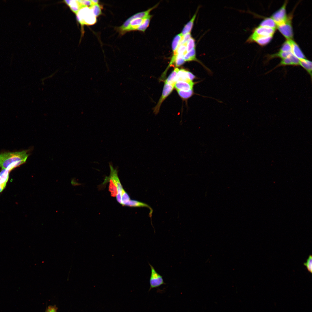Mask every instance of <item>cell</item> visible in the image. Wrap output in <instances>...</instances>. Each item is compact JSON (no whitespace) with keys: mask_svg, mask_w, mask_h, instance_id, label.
Wrapping results in <instances>:
<instances>
[{"mask_svg":"<svg viewBox=\"0 0 312 312\" xmlns=\"http://www.w3.org/2000/svg\"><path fill=\"white\" fill-rule=\"evenodd\" d=\"M27 152L25 150L0 153V167L10 171L26 162L29 156Z\"/></svg>","mask_w":312,"mask_h":312,"instance_id":"6da1fadb","label":"cell"},{"mask_svg":"<svg viewBox=\"0 0 312 312\" xmlns=\"http://www.w3.org/2000/svg\"><path fill=\"white\" fill-rule=\"evenodd\" d=\"M77 18L81 25H91L96 21V17L89 7H85L80 9L76 14Z\"/></svg>","mask_w":312,"mask_h":312,"instance_id":"7a4b0ae2","label":"cell"},{"mask_svg":"<svg viewBox=\"0 0 312 312\" xmlns=\"http://www.w3.org/2000/svg\"><path fill=\"white\" fill-rule=\"evenodd\" d=\"M149 265L151 269V274L149 280L150 287L149 291L152 289L159 287L165 284L163 277L156 271L154 267L149 263Z\"/></svg>","mask_w":312,"mask_h":312,"instance_id":"3957f363","label":"cell"},{"mask_svg":"<svg viewBox=\"0 0 312 312\" xmlns=\"http://www.w3.org/2000/svg\"><path fill=\"white\" fill-rule=\"evenodd\" d=\"M277 27L280 31L288 40L292 39L293 33L291 18L288 17L285 22L277 25Z\"/></svg>","mask_w":312,"mask_h":312,"instance_id":"277c9868","label":"cell"},{"mask_svg":"<svg viewBox=\"0 0 312 312\" xmlns=\"http://www.w3.org/2000/svg\"><path fill=\"white\" fill-rule=\"evenodd\" d=\"M287 3V1H286L282 6L272 15L271 18L275 21L277 26L284 23L287 19L286 10Z\"/></svg>","mask_w":312,"mask_h":312,"instance_id":"5b68a950","label":"cell"},{"mask_svg":"<svg viewBox=\"0 0 312 312\" xmlns=\"http://www.w3.org/2000/svg\"><path fill=\"white\" fill-rule=\"evenodd\" d=\"M157 6V5H156L146 11L138 13L128 18L125 22L122 25L118 28L119 30L121 33L122 34H123L125 30L128 26L131 20L135 18H144L146 17L149 15L150 11L156 7Z\"/></svg>","mask_w":312,"mask_h":312,"instance_id":"8992f818","label":"cell"},{"mask_svg":"<svg viewBox=\"0 0 312 312\" xmlns=\"http://www.w3.org/2000/svg\"><path fill=\"white\" fill-rule=\"evenodd\" d=\"M174 86L165 82L161 96L157 105L153 108L154 112L155 114H157L159 110L161 105L166 97L171 93Z\"/></svg>","mask_w":312,"mask_h":312,"instance_id":"52a82bcc","label":"cell"},{"mask_svg":"<svg viewBox=\"0 0 312 312\" xmlns=\"http://www.w3.org/2000/svg\"><path fill=\"white\" fill-rule=\"evenodd\" d=\"M109 166L110 169V174L109 177H107L108 178L111 179L117 186L118 189L117 194L121 195L124 190L123 188L118 177V171L116 169L114 168L113 167L111 164H109Z\"/></svg>","mask_w":312,"mask_h":312,"instance_id":"ba28073f","label":"cell"},{"mask_svg":"<svg viewBox=\"0 0 312 312\" xmlns=\"http://www.w3.org/2000/svg\"><path fill=\"white\" fill-rule=\"evenodd\" d=\"M275 31V28L259 26L255 29L252 34L258 36H273Z\"/></svg>","mask_w":312,"mask_h":312,"instance_id":"9c48e42d","label":"cell"},{"mask_svg":"<svg viewBox=\"0 0 312 312\" xmlns=\"http://www.w3.org/2000/svg\"><path fill=\"white\" fill-rule=\"evenodd\" d=\"M273 36H258L252 34L247 40L248 42H255L259 44L264 45L268 43L271 40Z\"/></svg>","mask_w":312,"mask_h":312,"instance_id":"30bf717a","label":"cell"},{"mask_svg":"<svg viewBox=\"0 0 312 312\" xmlns=\"http://www.w3.org/2000/svg\"><path fill=\"white\" fill-rule=\"evenodd\" d=\"M194 83L193 81L188 82L179 81H177L174 87L177 90L188 91L193 90Z\"/></svg>","mask_w":312,"mask_h":312,"instance_id":"8fae6325","label":"cell"},{"mask_svg":"<svg viewBox=\"0 0 312 312\" xmlns=\"http://www.w3.org/2000/svg\"><path fill=\"white\" fill-rule=\"evenodd\" d=\"M289 40L291 45L292 54L299 59L305 58L303 53L296 43L292 39Z\"/></svg>","mask_w":312,"mask_h":312,"instance_id":"7c38bea8","label":"cell"},{"mask_svg":"<svg viewBox=\"0 0 312 312\" xmlns=\"http://www.w3.org/2000/svg\"><path fill=\"white\" fill-rule=\"evenodd\" d=\"M10 172L6 169H2L0 172V192L6 186L9 179Z\"/></svg>","mask_w":312,"mask_h":312,"instance_id":"4fadbf2b","label":"cell"},{"mask_svg":"<svg viewBox=\"0 0 312 312\" xmlns=\"http://www.w3.org/2000/svg\"><path fill=\"white\" fill-rule=\"evenodd\" d=\"M144 18H138L131 20L123 33L130 31L136 30L142 23Z\"/></svg>","mask_w":312,"mask_h":312,"instance_id":"5bb4252c","label":"cell"},{"mask_svg":"<svg viewBox=\"0 0 312 312\" xmlns=\"http://www.w3.org/2000/svg\"><path fill=\"white\" fill-rule=\"evenodd\" d=\"M64 1L75 14L80 9L82 8L79 0H65Z\"/></svg>","mask_w":312,"mask_h":312,"instance_id":"9a60e30c","label":"cell"},{"mask_svg":"<svg viewBox=\"0 0 312 312\" xmlns=\"http://www.w3.org/2000/svg\"><path fill=\"white\" fill-rule=\"evenodd\" d=\"M125 206L132 207H148L150 210L149 215L150 216H151L153 210L146 203L136 200L130 199L127 203Z\"/></svg>","mask_w":312,"mask_h":312,"instance_id":"2e32d148","label":"cell"},{"mask_svg":"<svg viewBox=\"0 0 312 312\" xmlns=\"http://www.w3.org/2000/svg\"><path fill=\"white\" fill-rule=\"evenodd\" d=\"M300 65L302 66L310 75L312 78V62L305 58L299 59Z\"/></svg>","mask_w":312,"mask_h":312,"instance_id":"e0dca14e","label":"cell"},{"mask_svg":"<svg viewBox=\"0 0 312 312\" xmlns=\"http://www.w3.org/2000/svg\"><path fill=\"white\" fill-rule=\"evenodd\" d=\"M108 182H109V190L111 193V196L112 197L116 196L118 194V189L117 186L111 179L106 177L103 184Z\"/></svg>","mask_w":312,"mask_h":312,"instance_id":"ac0fdd59","label":"cell"},{"mask_svg":"<svg viewBox=\"0 0 312 312\" xmlns=\"http://www.w3.org/2000/svg\"><path fill=\"white\" fill-rule=\"evenodd\" d=\"M179 81L188 82L192 81L190 80L188 77L187 71H186L184 69L179 70L177 73L176 81L177 82Z\"/></svg>","mask_w":312,"mask_h":312,"instance_id":"d6986e66","label":"cell"},{"mask_svg":"<svg viewBox=\"0 0 312 312\" xmlns=\"http://www.w3.org/2000/svg\"><path fill=\"white\" fill-rule=\"evenodd\" d=\"M197 11L191 19L184 26L181 33L182 36L190 33L192 28L194 22L196 17Z\"/></svg>","mask_w":312,"mask_h":312,"instance_id":"ffe728a7","label":"cell"},{"mask_svg":"<svg viewBox=\"0 0 312 312\" xmlns=\"http://www.w3.org/2000/svg\"><path fill=\"white\" fill-rule=\"evenodd\" d=\"M179 69L177 68H175L173 71L170 75L165 82L174 87L176 82V79L177 73Z\"/></svg>","mask_w":312,"mask_h":312,"instance_id":"44dd1931","label":"cell"},{"mask_svg":"<svg viewBox=\"0 0 312 312\" xmlns=\"http://www.w3.org/2000/svg\"><path fill=\"white\" fill-rule=\"evenodd\" d=\"M182 36L181 33L177 35L174 38L172 43V49L173 51V56L177 55V50Z\"/></svg>","mask_w":312,"mask_h":312,"instance_id":"7402d4cb","label":"cell"},{"mask_svg":"<svg viewBox=\"0 0 312 312\" xmlns=\"http://www.w3.org/2000/svg\"><path fill=\"white\" fill-rule=\"evenodd\" d=\"M184 59L185 61H196L200 63L196 57L195 48L186 52L184 55Z\"/></svg>","mask_w":312,"mask_h":312,"instance_id":"603a6c76","label":"cell"},{"mask_svg":"<svg viewBox=\"0 0 312 312\" xmlns=\"http://www.w3.org/2000/svg\"><path fill=\"white\" fill-rule=\"evenodd\" d=\"M260 26L276 28L277 25L271 18H267L261 22Z\"/></svg>","mask_w":312,"mask_h":312,"instance_id":"cb8c5ba5","label":"cell"},{"mask_svg":"<svg viewBox=\"0 0 312 312\" xmlns=\"http://www.w3.org/2000/svg\"><path fill=\"white\" fill-rule=\"evenodd\" d=\"M151 16V15L149 14L146 17L144 18L142 23L138 28L137 30L143 32L144 31L148 26Z\"/></svg>","mask_w":312,"mask_h":312,"instance_id":"d4e9b609","label":"cell"},{"mask_svg":"<svg viewBox=\"0 0 312 312\" xmlns=\"http://www.w3.org/2000/svg\"><path fill=\"white\" fill-rule=\"evenodd\" d=\"M292 53L291 52H287L280 51L278 53L271 55L270 58L277 57L283 59L289 57Z\"/></svg>","mask_w":312,"mask_h":312,"instance_id":"484cf974","label":"cell"},{"mask_svg":"<svg viewBox=\"0 0 312 312\" xmlns=\"http://www.w3.org/2000/svg\"><path fill=\"white\" fill-rule=\"evenodd\" d=\"M89 7L96 17L98 16L101 14V8L98 3L91 5Z\"/></svg>","mask_w":312,"mask_h":312,"instance_id":"4316f807","label":"cell"},{"mask_svg":"<svg viewBox=\"0 0 312 312\" xmlns=\"http://www.w3.org/2000/svg\"><path fill=\"white\" fill-rule=\"evenodd\" d=\"M179 95L182 98L187 99L190 97L193 94V90L188 91L177 90Z\"/></svg>","mask_w":312,"mask_h":312,"instance_id":"83f0119b","label":"cell"},{"mask_svg":"<svg viewBox=\"0 0 312 312\" xmlns=\"http://www.w3.org/2000/svg\"><path fill=\"white\" fill-rule=\"evenodd\" d=\"M184 56L183 54H177L174 62L177 67L181 66L184 63L185 61L184 59Z\"/></svg>","mask_w":312,"mask_h":312,"instance_id":"f1b7e54d","label":"cell"},{"mask_svg":"<svg viewBox=\"0 0 312 312\" xmlns=\"http://www.w3.org/2000/svg\"><path fill=\"white\" fill-rule=\"evenodd\" d=\"M195 42L194 39L191 37L186 44V52H188L195 48Z\"/></svg>","mask_w":312,"mask_h":312,"instance_id":"f546056e","label":"cell"},{"mask_svg":"<svg viewBox=\"0 0 312 312\" xmlns=\"http://www.w3.org/2000/svg\"><path fill=\"white\" fill-rule=\"evenodd\" d=\"M280 51L283 52H291V47L289 40H287L283 44Z\"/></svg>","mask_w":312,"mask_h":312,"instance_id":"4dcf8cb0","label":"cell"},{"mask_svg":"<svg viewBox=\"0 0 312 312\" xmlns=\"http://www.w3.org/2000/svg\"><path fill=\"white\" fill-rule=\"evenodd\" d=\"M130 199L129 194L124 190L121 195V204L122 206H125L127 203Z\"/></svg>","mask_w":312,"mask_h":312,"instance_id":"1f68e13d","label":"cell"},{"mask_svg":"<svg viewBox=\"0 0 312 312\" xmlns=\"http://www.w3.org/2000/svg\"><path fill=\"white\" fill-rule=\"evenodd\" d=\"M290 56L287 58L282 59L280 64L276 67L281 66H293V63Z\"/></svg>","mask_w":312,"mask_h":312,"instance_id":"d6a6232c","label":"cell"},{"mask_svg":"<svg viewBox=\"0 0 312 312\" xmlns=\"http://www.w3.org/2000/svg\"><path fill=\"white\" fill-rule=\"evenodd\" d=\"M304 265L306 267L307 270L311 273L312 272V256L311 255L309 256L306 262L304 263Z\"/></svg>","mask_w":312,"mask_h":312,"instance_id":"836d02e7","label":"cell"},{"mask_svg":"<svg viewBox=\"0 0 312 312\" xmlns=\"http://www.w3.org/2000/svg\"><path fill=\"white\" fill-rule=\"evenodd\" d=\"M191 37L190 33H187L182 36L179 45L185 44L189 40Z\"/></svg>","mask_w":312,"mask_h":312,"instance_id":"e575fe53","label":"cell"},{"mask_svg":"<svg viewBox=\"0 0 312 312\" xmlns=\"http://www.w3.org/2000/svg\"><path fill=\"white\" fill-rule=\"evenodd\" d=\"M187 52L186 44L179 45L177 50V54H182L184 55Z\"/></svg>","mask_w":312,"mask_h":312,"instance_id":"d590c367","label":"cell"},{"mask_svg":"<svg viewBox=\"0 0 312 312\" xmlns=\"http://www.w3.org/2000/svg\"><path fill=\"white\" fill-rule=\"evenodd\" d=\"M57 309L55 307L50 306L47 309L46 312H57Z\"/></svg>","mask_w":312,"mask_h":312,"instance_id":"8d00e7d4","label":"cell"},{"mask_svg":"<svg viewBox=\"0 0 312 312\" xmlns=\"http://www.w3.org/2000/svg\"><path fill=\"white\" fill-rule=\"evenodd\" d=\"M71 185L73 186H76L81 185V183L77 182L74 179H73L71 181Z\"/></svg>","mask_w":312,"mask_h":312,"instance_id":"74e56055","label":"cell"}]
</instances>
